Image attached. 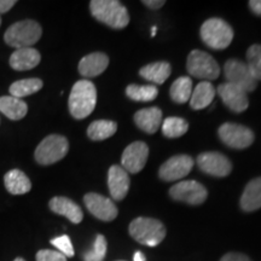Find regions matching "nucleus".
<instances>
[{"label":"nucleus","instance_id":"nucleus-1","mask_svg":"<svg viewBox=\"0 0 261 261\" xmlns=\"http://www.w3.org/2000/svg\"><path fill=\"white\" fill-rule=\"evenodd\" d=\"M97 103L96 86L89 80H79L71 89L68 107L71 116L83 120L92 114Z\"/></svg>","mask_w":261,"mask_h":261},{"label":"nucleus","instance_id":"nucleus-2","mask_svg":"<svg viewBox=\"0 0 261 261\" xmlns=\"http://www.w3.org/2000/svg\"><path fill=\"white\" fill-rule=\"evenodd\" d=\"M91 14L97 21L114 29H122L129 23L127 9L116 0H92L90 3Z\"/></svg>","mask_w":261,"mask_h":261},{"label":"nucleus","instance_id":"nucleus-3","mask_svg":"<svg viewBox=\"0 0 261 261\" xmlns=\"http://www.w3.org/2000/svg\"><path fill=\"white\" fill-rule=\"evenodd\" d=\"M42 34L41 25L33 19L16 22L6 29L4 40L9 46L17 48L32 47L40 40Z\"/></svg>","mask_w":261,"mask_h":261},{"label":"nucleus","instance_id":"nucleus-4","mask_svg":"<svg viewBox=\"0 0 261 261\" xmlns=\"http://www.w3.org/2000/svg\"><path fill=\"white\" fill-rule=\"evenodd\" d=\"M128 231L133 240L148 247L159 246L166 237L165 225L152 218H137L129 224Z\"/></svg>","mask_w":261,"mask_h":261},{"label":"nucleus","instance_id":"nucleus-5","mask_svg":"<svg viewBox=\"0 0 261 261\" xmlns=\"http://www.w3.org/2000/svg\"><path fill=\"white\" fill-rule=\"evenodd\" d=\"M201 38L208 47L224 50L230 46L233 39V29L221 18H210L202 24Z\"/></svg>","mask_w":261,"mask_h":261},{"label":"nucleus","instance_id":"nucleus-6","mask_svg":"<svg viewBox=\"0 0 261 261\" xmlns=\"http://www.w3.org/2000/svg\"><path fill=\"white\" fill-rule=\"evenodd\" d=\"M69 150V143L65 137L60 135H51L41 140L35 149V160L44 166L52 165L61 161Z\"/></svg>","mask_w":261,"mask_h":261},{"label":"nucleus","instance_id":"nucleus-7","mask_svg":"<svg viewBox=\"0 0 261 261\" xmlns=\"http://www.w3.org/2000/svg\"><path fill=\"white\" fill-rule=\"evenodd\" d=\"M187 68L190 75L205 81L215 80L220 75V67L218 62L210 54L201 50H194L189 54Z\"/></svg>","mask_w":261,"mask_h":261},{"label":"nucleus","instance_id":"nucleus-8","mask_svg":"<svg viewBox=\"0 0 261 261\" xmlns=\"http://www.w3.org/2000/svg\"><path fill=\"white\" fill-rule=\"evenodd\" d=\"M224 73L227 83L240 87L244 92H253L257 81L250 73L247 63L238 60H228L224 65Z\"/></svg>","mask_w":261,"mask_h":261},{"label":"nucleus","instance_id":"nucleus-9","mask_svg":"<svg viewBox=\"0 0 261 261\" xmlns=\"http://www.w3.org/2000/svg\"><path fill=\"white\" fill-rule=\"evenodd\" d=\"M218 135L225 145L232 149H246L254 142L253 130L243 125L226 122L220 126Z\"/></svg>","mask_w":261,"mask_h":261},{"label":"nucleus","instance_id":"nucleus-10","mask_svg":"<svg viewBox=\"0 0 261 261\" xmlns=\"http://www.w3.org/2000/svg\"><path fill=\"white\" fill-rule=\"evenodd\" d=\"M169 196L173 200L192 205L202 204L207 200L208 191L201 182L196 180L179 181L169 189Z\"/></svg>","mask_w":261,"mask_h":261},{"label":"nucleus","instance_id":"nucleus-11","mask_svg":"<svg viewBox=\"0 0 261 261\" xmlns=\"http://www.w3.org/2000/svg\"><path fill=\"white\" fill-rule=\"evenodd\" d=\"M197 166L205 174L224 178L232 171V163L226 156L217 151L202 152L197 158Z\"/></svg>","mask_w":261,"mask_h":261},{"label":"nucleus","instance_id":"nucleus-12","mask_svg":"<svg viewBox=\"0 0 261 261\" xmlns=\"http://www.w3.org/2000/svg\"><path fill=\"white\" fill-rule=\"evenodd\" d=\"M194 159L189 155L173 156L160 167L159 175L165 181H175L187 177L194 167Z\"/></svg>","mask_w":261,"mask_h":261},{"label":"nucleus","instance_id":"nucleus-13","mask_svg":"<svg viewBox=\"0 0 261 261\" xmlns=\"http://www.w3.org/2000/svg\"><path fill=\"white\" fill-rule=\"evenodd\" d=\"M149 156V148L144 142H135L123 150L121 156V167L127 173H139L144 168Z\"/></svg>","mask_w":261,"mask_h":261},{"label":"nucleus","instance_id":"nucleus-14","mask_svg":"<svg viewBox=\"0 0 261 261\" xmlns=\"http://www.w3.org/2000/svg\"><path fill=\"white\" fill-rule=\"evenodd\" d=\"M84 202L90 213L99 220L113 221L119 213L115 203L110 198L104 197L96 192H90V194L85 195Z\"/></svg>","mask_w":261,"mask_h":261},{"label":"nucleus","instance_id":"nucleus-15","mask_svg":"<svg viewBox=\"0 0 261 261\" xmlns=\"http://www.w3.org/2000/svg\"><path fill=\"white\" fill-rule=\"evenodd\" d=\"M218 94H219L225 106H226L231 112L242 113L249 107V99H248L247 93L240 87L234 86L228 83L221 84L218 87Z\"/></svg>","mask_w":261,"mask_h":261},{"label":"nucleus","instance_id":"nucleus-16","mask_svg":"<svg viewBox=\"0 0 261 261\" xmlns=\"http://www.w3.org/2000/svg\"><path fill=\"white\" fill-rule=\"evenodd\" d=\"M128 173L121 166H112L108 172V187L112 198L115 201H122L129 190Z\"/></svg>","mask_w":261,"mask_h":261},{"label":"nucleus","instance_id":"nucleus-17","mask_svg":"<svg viewBox=\"0 0 261 261\" xmlns=\"http://www.w3.org/2000/svg\"><path fill=\"white\" fill-rule=\"evenodd\" d=\"M108 65H109V57L106 54L93 52L80 61L77 69L84 77H94L102 74Z\"/></svg>","mask_w":261,"mask_h":261},{"label":"nucleus","instance_id":"nucleus-18","mask_svg":"<svg viewBox=\"0 0 261 261\" xmlns=\"http://www.w3.org/2000/svg\"><path fill=\"white\" fill-rule=\"evenodd\" d=\"M50 210L58 215H63L73 224H80L84 219L81 208L68 197H54L48 202Z\"/></svg>","mask_w":261,"mask_h":261},{"label":"nucleus","instance_id":"nucleus-19","mask_svg":"<svg viewBox=\"0 0 261 261\" xmlns=\"http://www.w3.org/2000/svg\"><path fill=\"white\" fill-rule=\"evenodd\" d=\"M41 56L38 50L33 47H24V48H17L14 54L10 57V67L12 69L23 71V70H31L35 68L40 63Z\"/></svg>","mask_w":261,"mask_h":261},{"label":"nucleus","instance_id":"nucleus-20","mask_svg":"<svg viewBox=\"0 0 261 261\" xmlns=\"http://www.w3.org/2000/svg\"><path fill=\"white\" fill-rule=\"evenodd\" d=\"M135 122L140 129L149 135H154L162 122V112L158 107L140 109L135 114Z\"/></svg>","mask_w":261,"mask_h":261},{"label":"nucleus","instance_id":"nucleus-21","mask_svg":"<svg viewBox=\"0 0 261 261\" xmlns=\"http://www.w3.org/2000/svg\"><path fill=\"white\" fill-rule=\"evenodd\" d=\"M241 208L244 212H254L261 208V177L250 180L244 188L241 196Z\"/></svg>","mask_w":261,"mask_h":261},{"label":"nucleus","instance_id":"nucleus-22","mask_svg":"<svg viewBox=\"0 0 261 261\" xmlns=\"http://www.w3.org/2000/svg\"><path fill=\"white\" fill-rule=\"evenodd\" d=\"M215 97V89L210 81H202L192 90L191 98L189 100L194 110H202L210 107Z\"/></svg>","mask_w":261,"mask_h":261},{"label":"nucleus","instance_id":"nucleus-23","mask_svg":"<svg viewBox=\"0 0 261 261\" xmlns=\"http://www.w3.org/2000/svg\"><path fill=\"white\" fill-rule=\"evenodd\" d=\"M6 190L11 195H24L32 190V182L24 172L19 169H12L4 177Z\"/></svg>","mask_w":261,"mask_h":261},{"label":"nucleus","instance_id":"nucleus-24","mask_svg":"<svg viewBox=\"0 0 261 261\" xmlns=\"http://www.w3.org/2000/svg\"><path fill=\"white\" fill-rule=\"evenodd\" d=\"M172 68L168 62H155L140 68L139 75L143 79L155 85H162L171 75Z\"/></svg>","mask_w":261,"mask_h":261},{"label":"nucleus","instance_id":"nucleus-25","mask_svg":"<svg viewBox=\"0 0 261 261\" xmlns=\"http://www.w3.org/2000/svg\"><path fill=\"white\" fill-rule=\"evenodd\" d=\"M0 112L10 120L18 121L27 115L28 106L19 98L12 96L0 97Z\"/></svg>","mask_w":261,"mask_h":261},{"label":"nucleus","instance_id":"nucleus-26","mask_svg":"<svg viewBox=\"0 0 261 261\" xmlns=\"http://www.w3.org/2000/svg\"><path fill=\"white\" fill-rule=\"evenodd\" d=\"M117 130V123L110 120H97L93 121L87 128V136L90 139L96 140H104L110 138L114 136Z\"/></svg>","mask_w":261,"mask_h":261},{"label":"nucleus","instance_id":"nucleus-27","mask_svg":"<svg viewBox=\"0 0 261 261\" xmlns=\"http://www.w3.org/2000/svg\"><path fill=\"white\" fill-rule=\"evenodd\" d=\"M42 86H44V84H42V81L40 79L32 77V79L15 81V83L10 86L9 91L12 97L19 98V99H21V98L39 92V91L42 89Z\"/></svg>","mask_w":261,"mask_h":261},{"label":"nucleus","instance_id":"nucleus-28","mask_svg":"<svg viewBox=\"0 0 261 261\" xmlns=\"http://www.w3.org/2000/svg\"><path fill=\"white\" fill-rule=\"evenodd\" d=\"M192 93V80L189 76L178 77L174 83L172 84L169 94H171L172 100L174 103L182 104L190 100Z\"/></svg>","mask_w":261,"mask_h":261},{"label":"nucleus","instance_id":"nucleus-29","mask_svg":"<svg viewBox=\"0 0 261 261\" xmlns=\"http://www.w3.org/2000/svg\"><path fill=\"white\" fill-rule=\"evenodd\" d=\"M126 96L135 102H151L159 96V90L155 85H128Z\"/></svg>","mask_w":261,"mask_h":261},{"label":"nucleus","instance_id":"nucleus-30","mask_svg":"<svg viewBox=\"0 0 261 261\" xmlns=\"http://www.w3.org/2000/svg\"><path fill=\"white\" fill-rule=\"evenodd\" d=\"M189 129V123L187 120L181 117L171 116L167 117L162 122V133L167 138H179L184 136Z\"/></svg>","mask_w":261,"mask_h":261},{"label":"nucleus","instance_id":"nucleus-31","mask_svg":"<svg viewBox=\"0 0 261 261\" xmlns=\"http://www.w3.org/2000/svg\"><path fill=\"white\" fill-rule=\"evenodd\" d=\"M247 65L256 81L261 80V45L254 44L248 48Z\"/></svg>","mask_w":261,"mask_h":261},{"label":"nucleus","instance_id":"nucleus-32","mask_svg":"<svg viewBox=\"0 0 261 261\" xmlns=\"http://www.w3.org/2000/svg\"><path fill=\"white\" fill-rule=\"evenodd\" d=\"M107 240L103 234H98L94 240L93 248L84 254V261H103L107 255Z\"/></svg>","mask_w":261,"mask_h":261},{"label":"nucleus","instance_id":"nucleus-33","mask_svg":"<svg viewBox=\"0 0 261 261\" xmlns=\"http://www.w3.org/2000/svg\"><path fill=\"white\" fill-rule=\"evenodd\" d=\"M51 244L54 247L57 248V252L63 254L65 257H73L74 256V248L71 244V241L69 236L63 234V236L56 237L54 240H51Z\"/></svg>","mask_w":261,"mask_h":261},{"label":"nucleus","instance_id":"nucleus-34","mask_svg":"<svg viewBox=\"0 0 261 261\" xmlns=\"http://www.w3.org/2000/svg\"><path fill=\"white\" fill-rule=\"evenodd\" d=\"M35 259H37V261H67V257L63 254L51 249L39 250Z\"/></svg>","mask_w":261,"mask_h":261},{"label":"nucleus","instance_id":"nucleus-35","mask_svg":"<svg viewBox=\"0 0 261 261\" xmlns=\"http://www.w3.org/2000/svg\"><path fill=\"white\" fill-rule=\"evenodd\" d=\"M220 261H252L247 255L241 253H228L221 257Z\"/></svg>","mask_w":261,"mask_h":261},{"label":"nucleus","instance_id":"nucleus-36","mask_svg":"<svg viewBox=\"0 0 261 261\" xmlns=\"http://www.w3.org/2000/svg\"><path fill=\"white\" fill-rule=\"evenodd\" d=\"M17 4L16 0H0V15L5 14Z\"/></svg>","mask_w":261,"mask_h":261},{"label":"nucleus","instance_id":"nucleus-37","mask_svg":"<svg viewBox=\"0 0 261 261\" xmlns=\"http://www.w3.org/2000/svg\"><path fill=\"white\" fill-rule=\"evenodd\" d=\"M143 4L151 10H158L165 5V2L163 0H143Z\"/></svg>","mask_w":261,"mask_h":261},{"label":"nucleus","instance_id":"nucleus-38","mask_svg":"<svg viewBox=\"0 0 261 261\" xmlns=\"http://www.w3.org/2000/svg\"><path fill=\"white\" fill-rule=\"evenodd\" d=\"M249 8L254 14L261 16V0H250Z\"/></svg>","mask_w":261,"mask_h":261},{"label":"nucleus","instance_id":"nucleus-39","mask_svg":"<svg viewBox=\"0 0 261 261\" xmlns=\"http://www.w3.org/2000/svg\"><path fill=\"white\" fill-rule=\"evenodd\" d=\"M133 261H146V257L142 252H137L133 256Z\"/></svg>","mask_w":261,"mask_h":261},{"label":"nucleus","instance_id":"nucleus-40","mask_svg":"<svg viewBox=\"0 0 261 261\" xmlns=\"http://www.w3.org/2000/svg\"><path fill=\"white\" fill-rule=\"evenodd\" d=\"M156 29H158L156 27H152L151 28V37H154V35L156 34Z\"/></svg>","mask_w":261,"mask_h":261},{"label":"nucleus","instance_id":"nucleus-41","mask_svg":"<svg viewBox=\"0 0 261 261\" xmlns=\"http://www.w3.org/2000/svg\"><path fill=\"white\" fill-rule=\"evenodd\" d=\"M14 261H25L23 257H16V259Z\"/></svg>","mask_w":261,"mask_h":261},{"label":"nucleus","instance_id":"nucleus-42","mask_svg":"<svg viewBox=\"0 0 261 261\" xmlns=\"http://www.w3.org/2000/svg\"><path fill=\"white\" fill-rule=\"evenodd\" d=\"M0 25H2V18H0Z\"/></svg>","mask_w":261,"mask_h":261},{"label":"nucleus","instance_id":"nucleus-43","mask_svg":"<svg viewBox=\"0 0 261 261\" xmlns=\"http://www.w3.org/2000/svg\"><path fill=\"white\" fill-rule=\"evenodd\" d=\"M119 261H123V260H119Z\"/></svg>","mask_w":261,"mask_h":261}]
</instances>
